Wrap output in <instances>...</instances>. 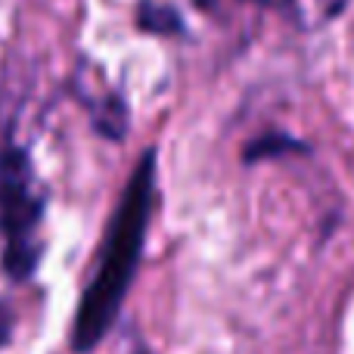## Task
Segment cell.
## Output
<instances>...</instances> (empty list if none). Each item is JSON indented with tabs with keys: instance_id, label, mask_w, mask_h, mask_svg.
<instances>
[{
	"instance_id": "cell-1",
	"label": "cell",
	"mask_w": 354,
	"mask_h": 354,
	"mask_svg": "<svg viewBox=\"0 0 354 354\" xmlns=\"http://www.w3.org/2000/svg\"><path fill=\"white\" fill-rule=\"evenodd\" d=\"M153 205H156V149L149 147L134 165L128 183H124L122 199H118L109 227H106L93 277L78 301L72 324L75 354L93 351L115 326L124 299H128V289L137 277L143 245H147Z\"/></svg>"
},
{
	"instance_id": "cell-2",
	"label": "cell",
	"mask_w": 354,
	"mask_h": 354,
	"mask_svg": "<svg viewBox=\"0 0 354 354\" xmlns=\"http://www.w3.org/2000/svg\"><path fill=\"white\" fill-rule=\"evenodd\" d=\"M47 196L37 189L28 149L6 143L0 149V236H3V274L22 283L35 277L44 258V243L37 239Z\"/></svg>"
},
{
	"instance_id": "cell-3",
	"label": "cell",
	"mask_w": 354,
	"mask_h": 354,
	"mask_svg": "<svg viewBox=\"0 0 354 354\" xmlns=\"http://www.w3.org/2000/svg\"><path fill=\"white\" fill-rule=\"evenodd\" d=\"M137 28L147 31V35L177 37V35H183V19L171 3L140 0V3H137Z\"/></svg>"
},
{
	"instance_id": "cell-4",
	"label": "cell",
	"mask_w": 354,
	"mask_h": 354,
	"mask_svg": "<svg viewBox=\"0 0 354 354\" xmlns=\"http://www.w3.org/2000/svg\"><path fill=\"white\" fill-rule=\"evenodd\" d=\"M93 128L106 137V140H124L128 134V106L118 93H106L100 103L91 106Z\"/></svg>"
},
{
	"instance_id": "cell-5",
	"label": "cell",
	"mask_w": 354,
	"mask_h": 354,
	"mask_svg": "<svg viewBox=\"0 0 354 354\" xmlns=\"http://www.w3.org/2000/svg\"><path fill=\"white\" fill-rule=\"evenodd\" d=\"M305 140H295L289 134H280V131H268V134L255 137V140L245 147L243 162L252 165V162H264V159H277V156H289V153H308Z\"/></svg>"
},
{
	"instance_id": "cell-6",
	"label": "cell",
	"mask_w": 354,
	"mask_h": 354,
	"mask_svg": "<svg viewBox=\"0 0 354 354\" xmlns=\"http://www.w3.org/2000/svg\"><path fill=\"white\" fill-rule=\"evenodd\" d=\"M12 326H16V314H12V308L6 301H0V348L10 342Z\"/></svg>"
},
{
	"instance_id": "cell-7",
	"label": "cell",
	"mask_w": 354,
	"mask_h": 354,
	"mask_svg": "<svg viewBox=\"0 0 354 354\" xmlns=\"http://www.w3.org/2000/svg\"><path fill=\"white\" fill-rule=\"evenodd\" d=\"M196 3H199V6H202V10H205V6H212V3H214V0H196Z\"/></svg>"
},
{
	"instance_id": "cell-8",
	"label": "cell",
	"mask_w": 354,
	"mask_h": 354,
	"mask_svg": "<svg viewBox=\"0 0 354 354\" xmlns=\"http://www.w3.org/2000/svg\"><path fill=\"white\" fill-rule=\"evenodd\" d=\"M140 354H147V351H140Z\"/></svg>"
},
{
	"instance_id": "cell-9",
	"label": "cell",
	"mask_w": 354,
	"mask_h": 354,
	"mask_svg": "<svg viewBox=\"0 0 354 354\" xmlns=\"http://www.w3.org/2000/svg\"><path fill=\"white\" fill-rule=\"evenodd\" d=\"M339 3H342V0H339Z\"/></svg>"
}]
</instances>
